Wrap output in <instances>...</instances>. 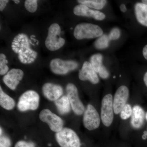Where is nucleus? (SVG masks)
<instances>
[{
  "label": "nucleus",
  "mask_w": 147,
  "mask_h": 147,
  "mask_svg": "<svg viewBox=\"0 0 147 147\" xmlns=\"http://www.w3.org/2000/svg\"><path fill=\"white\" fill-rule=\"evenodd\" d=\"M103 30L95 24L83 23L76 25L74 31L76 39H92L100 37L103 35Z\"/></svg>",
  "instance_id": "nucleus-2"
},
{
  "label": "nucleus",
  "mask_w": 147,
  "mask_h": 147,
  "mask_svg": "<svg viewBox=\"0 0 147 147\" xmlns=\"http://www.w3.org/2000/svg\"><path fill=\"white\" fill-rule=\"evenodd\" d=\"M121 36V32L117 28H113L110 31L108 36L110 40H116L119 38Z\"/></svg>",
  "instance_id": "nucleus-26"
},
{
  "label": "nucleus",
  "mask_w": 147,
  "mask_h": 147,
  "mask_svg": "<svg viewBox=\"0 0 147 147\" xmlns=\"http://www.w3.org/2000/svg\"><path fill=\"white\" fill-rule=\"evenodd\" d=\"M129 96V90L127 87L121 86L116 91L113 99L114 113L116 115L120 113L121 111L127 104Z\"/></svg>",
  "instance_id": "nucleus-11"
},
{
  "label": "nucleus",
  "mask_w": 147,
  "mask_h": 147,
  "mask_svg": "<svg viewBox=\"0 0 147 147\" xmlns=\"http://www.w3.org/2000/svg\"><path fill=\"white\" fill-rule=\"evenodd\" d=\"M146 117L145 112L139 105H134L132 108L130 124L131 127L135 129H139L143 126Z\"/></svg>",
  "instance_id": "nucleus-16"
},
{
  "label": "nucleus",
  "mask_w": 147,
  "mask_h": 147,
  "mask_svg": "<svg viewBox=\"0 0 147 147\" xmlns=\"http://www.w3.org/2000/svg\"><path fill=\"white\" fill-rule=\"evenodd\" d=\"M8 61L4 54H0V74L4 75L8 72L9 67L7 64Z\"/></svg>",
  "instance_id": "nucleus-23"
},
{
  "label": "nucleus",
  "mask_w": 147,
  "mask_h": 147,
  "mask_svg": "<svg viewBox=\"0 0 147 147\" xmlns=\"http://www.w3.org/2000/svg\"><path fill=\"white\" fill-rule=\"evenodd\" d=\"M39 118L42 121L46 123L53 131L58 132L63 128L62 119L48 109H44L40 112Z\"/></svg>",
  "instance_id": "nucleus-9"
},
{
  "label": "nucleus",
  "mask_w": 147,
  "mask_h": 147,
  "mask_svg": "<svg viewBox=\"0 0 147 147\" xmlns=\"http://www.w3.org/2000/svg\"><path fill=\"white\" fill-rule=\"evenodd\" d=\"M27 35L19 34L13 38L11 42V48L13 52L18 55V59L24 64H31L34 61L38 54L30 47V43Z\"/></svg>",
  "instance_id": "nucleus-1"
},
{
  "label": "nucleus",
  "mask_w": 147,
  "mask_h": 147,
  "mask_svg": "<svg viewBox=\"0 0 147 147\" xmlns=\"http://www.w3.org/2000/svg\"><path fill=\"white\" fill-rule=\"evenodd\" d=\"M79 77L82 81H89L92 84H96L99 82L97 73L94 69L90 63L85 61L79 70Z\"/></svg>",
  "instance_id": "nucleus-12"
},
{
  "label": "nucleus",
  "mask_w": 147,
  "mask_h": 147,
  "mask_svg": "<svg viewBox=\"0 0 147 147\" xmlns=\"http://www.w3.org/2000/svg\"><path fill=\"white\" fill-rule=\"evenodd\" d=\"M14 1V2L15 3L17 4H19L20 2V1H19V0H14V1Z\"/></svg>",
  "instance_id": "nucleus-35"
},
{
  "label": "nucleus",
  "mask_w": 147,
  "mask_h": 147,
  "mask_svg": "<svg viewBox=\"0 0 147 147\" xmlns=\"http://www.w3.org/2000/svg\"><path fill=\"white\" fill-rule=\"evenodd\" d=\"M132 113V108L131 105L127 103L123 108L120 113V117L122 119L125 120L131 117Z\"/></svg>",
  "instance_id": "nucleus-24"
},
{
  "label": "nucleus",
  "mask_w": 147,
  "mask_h": 147,
  "mask_svg": "<svg viewBox=\"0 0 147 147\" xmlns=\"http://www.w3.org/2000/svg\"><path fill=\"white\" fill-rule=\"evenodd\" d=\"M73 12L76 16L92 17L97 21H102L105 18L104 13L98 10L92 9L84 5L76 6L74 8Z\"/></svg>",
  "instance_id": "nucleus-14"
},
{
  "label": "nucleus",
  "mask_w": 147,
  "mask_h": 147,
  "mask_svg": "<svg viewBox=\"0 0 147 147\" xmlns=\"http://www.w3.org/2000/svg\"><path fill=\"white\" fill-rule=\"evenodd\" d=\"M55 105L59 113L61 115H65L70 112L71 106L67 96H64L56 100Z\"/></svg>",
  "instance_id": "nucleus-18"
},
{
  "label": "nucleus",
  "mask_w": 147,
  "mask_h": 147,
  "mask_svg": "<svg viewBox=\"0 0 147 147\" xmlns=\"http://www.w3.org/2000/svg\"><path fill=\"white\" fill-rule=\"evenodd\" d=\"M24 76V71L21 69H12L4 76L3 81L10 89L15 90Z\"/></svg>",
  "instance_id": "nucleus-13"
},
{
  "label": "nucleus",
  "mask_w": 147,
  "mask_h": 147,
  "mask_svg": "<svg viewBox=\"0 0 147 147\" xmlns=\"http://www.w3.org/2000/svg\"><path fill=\"white\" fill-rule=\"evenodd\" d=\"M0 105L4 109L11 110L14 108L15 102L12 98L7 94L0 87Z\"/></svg>",
  "instance_id": "nucleus-19"
},
{
  "label": "nucleus",
  "mask_w": 147,
  "mask_h": 147,
  "mask_svg": "<svg viewBox=\"0 0 147 147\" xmlns=\"http://www.w3.org/2000/svg\"><path fill=\"white\" fill-rule=\"evenodd\" d=\"M80 4L84 5L89 8L100 10L106 5L108 1L105 0H78Z\"/></svg>",
  "instance_id": "nucleus-20"
},
{
  "label": "nucleus",
  "mask_w": 147,
  "mask_h": 147,
  "mask_svg": "<svg viewBox=\"0 0 147 147\" xmlns=\"http://www.w3.org/2000/svg\"><path fill=\"white\" fill-rule=\"evenodd\" d=\"M143 55L147 60V45H145L143 49Z\"/></svg>",
  "instance_id": "nucleus-31"
},
{
  "label": "nucleus",
  "mask_w": 147,
  "mask_h": 147,
  "mask_svg": "<svg viewBox=\"0 0 147 147\" xmlns=\"http://www.w3.org/2000/svg\"><path fill=\"white\" fill-rule=\"evenodd\" d=\"M147 136H146V135H143V136H142V138H143V139H144V140H145V139H147Z\"/></svg>",
  "instance_id": "nucleus-37"
},
{
  "label": "nucleus",
  "mask_w": 147,
  "mask_h": 147,
  "mask_svg": "<svg viewBox=\"0 0 147 147\" xmlns=\"http://www.w3.org/2000/svg\"><path fill=\"white\" fill-rule=\"evenodd\" d=\"M120 10L122 12H125L126 11L127 8L126 6H125V5L124 4H122L120 6Z\"/></svg>",
  "instance_id": "nucleus-32"
},
{
  "label": "nucleus",
  "mask_w": 147,
  "mask_h": 147,
  "mask_svg": "<svg viewBox=\"0 0 147 147\" xmlns=\"http://www.w3.org/2000/svg\"><path fill=\"white\" fill-rule=\"evenodd\" d=\"M98 73L100 77L103 79H108L110 76L109 71L107 70L106 67L103 65L100 67Z\"/></svg>",
  "instance_id": "nucleus-28"
},
{
  "label": "nucleus",
  "mask_w": 147,
  "mask_h": 147,
  "mask_svg": "<svg viewBox=\"0 0 147 147\" xmlns=\"http://www.w3.org/2000/svg\"><path fill=\"white\" fill-rule=\"evenodd\" d=\"M83 124L85 128L91 131L99 127L100 118L95 108L91 104H88L85 110L83 117Z\"/></svg>",
  "instance_id": "nucleus-10"
},
{
  "label": "nucleus",
  "mask_w": 147,
  "mask_h": 147,
  "mask_svg": "<svg viewBox=\"0 0 147 147\" xmlns=\"http://www.w3.org/2000/svg\"><path fill=\"white\" fill-rule=\"evenodd\" d=\"M144 82L145 85L147 87V71L145 74L144 77Z\"/></svg>",
  "instance_id": "nucleus-33"
},
{
  "label": "nucleus",
  "mask_w": 147,
  "mask_h": 147,
  "mask_svg": "<svg viewBox=\"0 0 147 147\" xmlns=\"http://www.w3.org/2000/svg\"><path fill=\"white\" fill-rule=\"evenodd\" d=\"M145 118H146V120L147 121V112L146 114V117H145ZM144 135H146V136L147 137V129L146 131H144Z\"/></svg>",
  "instance_id": "nucleus-34"
},
{
  "label": "nucleus",
  "mask_w": 147,
  "mask_h": 147,
  "mask_svg": "<svg viewBox=\"0 0 147 147\" xmlns=\"http://www.w3.org/2000/svg\"><path fill=\"white\" fill-rule=\"evenodd\" d=\"M134 10L138 22L147 27V5L143 3H137L134 6Z\"/></svg>",
  "instance_id": "nucleus-17"
},
{
  "label": "nucleus",
  "mask_w": 147,
  "mask_h": 147,
  "mask_svg": "<svg viewBox=\"0 0 147 147\" xmlns=\"http://www.w3.org/2000/svg\"><path fill=\"white\" fill-rule=\"evenodd\" d=\"M14 147H35L34 143L20 141L17 142Z\"/></svg>",
  "instance_id": "nucleus-29"
},
{
  "label": "nucleus",
  "mask_w": 147,
  "mask_h": 147,
  "mask_svg": "<svg viewBox=\"0 0 147 147\" xmlns=\"http://www.w3.org/2000/svg\"><path fill=\"white\" fill-rule=\"evenodd\" d=\"M61 29L59 24L55 23L50 26L45 41L47 49L51 51H56L64 45L65 40L61 36Z\"/></svg>",
  "instance_id": "nucleus-3"
},
{
  "label": "nucleus",
  "mask_w": 147,
  "mask_h": 147,
  "mask_svg": "<svg viewBox=\"0 0 147 147\" xmlns=\"http://www.w3.org/2000/svg\"><path fill=\"white\" fill-rule=\"evenodd\" d=\"M114 113L113 96L109 94L103 97L101 102L100 117L105 126H110L113 123Z\"/></svg>",
  "instance_id": "nucleus-6"
},
{
  "label": "nucleus",
  "mask_w": 147,
  "mask_h": 147,
  "mask_svg": "<svg viewBox=\"0 0 147 147\" xmlns=\"http://www.w3.org/2000/svg\"><path fill=\"white\" fill-rule=\"evenodd\" d=\"M25 8L31 13H34L37 10L38 7L37 0H26L24 3Z\"/></svg>",
  "instance_id": "nucleus-25"
},
{
  "label": "nucleus",
  "mask_w": 147,
  "mask_h": 147,
  "mask_svg": "<svg viewBox=\"0 0 147 147\" xmlns=\"http://www.w3.org/2000/svg\"><path fill=\"white\" fill-rule=\"evenodd\" d=\"M90 63L96 73H98L100 67L102 65V56L100 54L93 55L90 59Z\"/></svg>",
  "instance_id": "nucleus-21"
},
{
  "label": "nucleus",
  "mask_w": 147,
  "mask_h": 147,
  "mask_svg": "<svg viewBox=\"0 0 147 147\" xmlns=\"http://www.w3.org/2000/svg\"><path fill=\"white\" fill-rule=\"evenodd\" d=\"M11 142L8 137L1 136L0 138V147H10Z\"/></svg>",
  "instance_id": "nucleus-27"
},
{
  "label": "nucleus",
  "mask_w": 147,
  "mask_h": 147,
  "mask_svg": "<svg viewBox=\"0 0 147 147\" xmlns=\"http://www.w3.org/2000/svg\"><path fill=\"white\" fill-rule=\"evenodd\" d=\"M39 95L36 92L27 91L19 98L17 108L21 112L36 110L39 106Z\"/></svg>",
  "instance_id": "nucleus-5"
},
{
  "label": "nucleus",
  "mask_w": 147,
  "mask_h": 147,
  "mask_svg": "<svg viewBox=\"0 0 147 147\" xmlns=\"http://www.w3.org/2000/svg\"><path fill=\"white\" fill-rule=\"evenodd\" d=\"M79 64L75 61H65L59 58L53 59L50 61L51 71L55 74L64 75L69 71L75 70Z\"/></svg>",
  "instance_id": "nucleus-7"
},
{
  "label": "nucleus",
  "mask_w": 147,
  "mask_h": 147,
  "mask_svg": "<svg viewBox=\"0 0 147 147\" xmlns=\"http://www.w3.org/2000/svg\"><path fill=\"white\" fill-rule=\"evenodd\" d=\"M2 129L1 128V135L2 133Z\"/></svg>",
  "instance_id": "nucleus-38"
},
{
  "label": "nucleus",
  "mask_w": 147,
  "mask_h": 147,
  "mask_svg": "<svg viewBox=\"0 0 147 147\" xmlns=\"http://www.w3.org/2000/svg\"><path fill=\"white\" fill-rule=\"evenodd\" d=\"M110 40L108 35L103 34L94 42L95 47L98 50L105 49L109 46Z\"/></svg>",
  "instance_id": "nucleus-22"
},
{
  "label": "nucleus",
  "mask_w": 147,
  "mask_h": 147,
  "mask_svg": "<svg viewBox=\"0 0 147 147\" xmlns=\"http://www.w3.org/2000/svg\"><path fill=\"white\" fill-rule=\"evenodd\" d=\"M42 92L47 99L55 101L62 95L63 89L59 85L47 83L44 84L42 86Z\"/></svg>",
  "instance_id": "nucleus-15"
},
{
  "label": "nucleus",
  "mask_w": 147,
  "mask_h": 147,
  "mask_svg": "<svg viewBox=\"0 0 147 147\" xmlns=\"http://www.w3.org/2000/svg\"><path fill=\"white\" fill-rule=\"evenodd\" d=\"M142 1V3L147 5V0H143V1Z\"/></svg>",
  "instance_id": "nucleus-36"
},
{
  "label": "nucleus",
  "mask_w": 147,
  "mask_h": 147,
  "mask_svg": "<svg viewBox=\"0 0 147 147\" xmlns=\"http://www.w3.org/2000/svg\"><path fill=\"white\" fill-rule=\"evenodd\" d=\"M8 2V0H1L0 1V11H3L4 10Z\"/></svg>",
  "instance_id": "nucleus-30"
},
{
  "label": "nucleus",
  "mask_w": 147,
  "mask_h": 147,
  "mask_svg": "<svg viewBox=\"0 0 147 147\" xmlns=\"http://www.w3.org/2000/svg\"><path fill=\"white\" fill-rule=\"evenodd\" d=\"M66 91L67 97L74 112L78 115H82L85 112V108L79 99L77 88L74 84L69 83L67 86Z\"/></svg>",
  "instance_id": "nucleus-8"
},
{
  "label": "nucleus",
  "mask_w": 147,
  "mask_h": 147,
  "mask_svg": "<svg viewBox=\"0 0 147 147\" xmlns=\"http://www.w3.org/2000/svg\"><path fill=\"white\" fill-rule=\"evenodd\" d=\"M56 140L61 147H81V144L78 135L70 128H63L57 132Z\"/></svg>",
  "instance_id": "nucleus-4"
}]
</instances>
